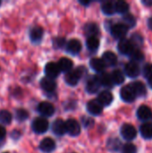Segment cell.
<instances>
[{
	"label": "cell",
	"instance_id": "14",
	"mask_svg": "<svg viewBox=\"0 0 152 153\" xmlns=\"http://www.w3.org/2000/svg\"><path fill=\"white\" fill-rule=\"evenodd\" d=\"M52 131L55 134L58 136H62L66 133L65 130V122L62 119H56L52 124Z\"/></svg>",
	"mask_w": 152,
	"mask_h": 153
},
{
	"label": "cell",
	"instance_id": "18",
	"mask_svg": "<svg viewBox=\"0 0 152 153\" xmlns=\"http://www.w3.org/2000/svg\"><path fill=\"white\" fill-rule=\"evenodd\" d=\"M137 117H138L139 119H141L142 121L149 120L152 117L151 109L148 106L142 105L137 110Z\"/></svg>",
	"mask_w": 152,
	"mask_h": 153
},
{
	"label": "cell",
	"instance_id": "33",
	"mask_svg": "<svg viewBox=\"0 0 152 153\" xmlns=\"http://www.w3.org/2000/svg\"><path fill=\"white\" fill-rule=\"evenodd\" d=\"M12 122V115L7 110H0V123L9 125Z\"/></svg>",
	"mask_w": 152,
	"mask_h": 153
},
{
	"label": "cell",
	"instance_id": "31",
	"mask_svg": "<svg viewBox=\"0 0 152 153\" xmlns=\"http://www.w3.org/2000/svg\"><path fill=\"white\" fill-rule=\"evenodd\" d=\"M129 56H130L131 59L133 60V62H134V63L142 61L144 59V54L138 48H133Z\"/></svg>",
	"mask_w": 152,
	"mask_h": 153
},
{
	"label": "cell",
	"instance_id": "37",
	"mask_svg": "<svg viewBox=\"0 0 152 153\" xmlns=\"http://www.w3.org/2000/svg\"><path fill=\"white\" fill-rule=\"evenodd\" d=\"M122 153H137V148L133 143H126L122 148Z\"/></svg>",
	"mask_w": 152,
	"mask_h": 153
},
{
	"label": "cell",
	"instance_id": "6",
	"mask_svg": "<svg viewBox=\"0 0 152 153\" xmlns=\"http://www.w3.org/2000/svg\"><path fill=\"white\" fill-rule=\"evenodd\" d=\"M120 95H121V98L124 101L129 102V103L134 101V100L136 99V95H135V93H134V91H133V90L130 84L124 86L121 89Z\"/></svg>",
	"mask_w": 152,
	"mask_h": 153
},
{
	"label": "cell",
	"instance_id": "8",
	"mask_svg": "<svg viewBox=\"0 0 152 153\" xmlns=\"http://www.w3.org/2000/svg\"><path fill=\"white\" fill-rule=\"evenodd\" d=\"M60 72L61 71H60L57 64H56L54 62H49L45 66V74H46L47 77H48V78H51V79L56 78L60 74Z\"/></svg>",
	"mask_w": 152,
	"mask_h": 153
},
{
	"label": "cell",
	"instance_id": "19",
	"mask_svg": "<svg viewBox=\"0 0 152 153\" xmlns=\"http://www.w3.org/2000/svg\"><path fill=\"white\" fill-rule=\"evenodd\" d=\"M102 61L104 62L105 65L113 66L117 63V57L115 53L111 51H107L102 56Z\"/></svg>",
	"mask_w": 152,
	"mask_h": 153
},
{
	"label": "cell",
	"instance_id": "7",
	"mask_svg": "<svg viewBox=\"0 0 152 153\" xmlns=\"http://www.w3.org/2000/svg\"><path fill=\"white\" fill-rule=\"evenodd\" d=\"M38 111L43 117H51L55 113V108L51 103L47 101H43L39 104Z\"/></svg>",
	"mask_w": 152,
	"mask_h": 153
},
{
	"label": "cell",
	"instance_id": "24",
	"mask_svg": "<svg viewBox=\"0 0 152 153\" xmlns=\"http://www.w3.org/2000/svg\"><path fill=\"white\" fill-rule=\"evenodd\" d=\"M140 133L144 139H152V124L144 123L140 126Z\"/></svg>",
	"mask_w": 152,
	"mask_h": 153
},
{
	"label": "cell",
	"instance_id": "22",
	"mask_svg": "<svg viewBox=\"0 0 152 153\" xmlns=\"http://www.w3.org/2000/svg\"><path fill=\"white\" fill-rule=\"evenodd\" d=\"M90 65L94 71H96L98 73H103V71L105 70V67H106V65H105L104 62L102 61V59L96 58V57L90 59Z\"/></svg>",
	"mask_w": 152,
	"mask_h": 153
},
{
	"label": "cell",
	"instance_id": "23",
	"mask_svg": "<svg viewBox=\"0 0 152 153\" xmlns=\"http://www.w3.org/2000/svg\"><path fill=\"white\" fill-rule=\"evenodd\" d=\"M136 95V97H143L146 94V87L141 82H134L133 83L130 84Z\"/></svg>",
	"mask_w": 152,
	"mask_h": 153
},
{
	"label": "cell",
	"instance_id": "44",
	"mask_svg": "<svg viewBox=\"0 0 152 153\" xmlns=\"http://www.w3.org/2000/svg\"><path fill=\"white\" fill-rule=\"evenodd\" d=\"M148 84H149V86L152 89V76L148 79Z\"/></svg>",
	"mask_w": 152,
	"mask_h": 153
},
{
	"label": "cell",
	"instance_id": "34",
	"mask_svg": "<svg viewBox=\"0 0 152 153\" xmlns=\"http://www.w3.org/2000/svg\"><path fill=\"white\" fill-rule=\"evenodd\" d=\"M130 41L133 44V46L139 47V46L142 45V43H143V38H142V36L141 34L134 33V34L132 35V38H131V40Z\"/></svg>",
	"mask_w": 152,
	"mask_h": 153
},
{
	"label": "cell",
	"instance_id": "40",
	"mask_svg": "<svg viewBox=\"0 0 152 153\" xmlns=\"http://www.w3.org/2000/svg\"><path fill=\"white\" fill-rule=\"evenodd\" d=\"M82 123H83V126H84L85 127H90V126H93L94 121H93V119H91V118L84 117L83 120H82Z\"/></svg>",
	"mask_w": 152,
	"mask_h": 153
},
{
	"label": "cell",
	"instance_id": "27",
	"mask_svg": "<svg viewBox=\"0 0 152 153\" xmlns=\"http://www.w3.org/2000/svg\"><path fill=\"white\" fill-rule=\"evenodd\" d=\"M86 47L90 51H96L99 47V40L96 37H90L86 40Z\"/></svg>",
	"mask_w": 152,
	"mask_h": 153
},
{
	"label": "cell",
	"instance_id": "47",
	"mask_svg": "<svg viewBox=\"0 0 152 153\" xmlns=\"http://www.w3.org/2000/svg\"><path fill=\"white\" fill-rule=\"evenodd\" d=\"M4 153H8V152H4Z\"/></svg>",
	"mask_w": 152,
	"mask_h": 153
},
{
	"label": "cell",
	"instance_id": "4",
	"mask_svg": "<svg viewBox=\"0 0 152 153\" xmlns=\"http://www.w3.org/2000/svg\"><path fill=\"white\" fill-rule=\"evenodd\" d=\"M128 32V28L124 23H116L111 27V34L115 39H123Z\"/></svg>",
	"mask_w": 152,
	"mask_h": 153
},
{
	"label": "cell",
	"instance_id": "26",
	"mask_svg": "<svg viewBox=\"0 0 152 153\" xmlns=\"http://www.w3.org/2000/svg\"><path fill=\"white\" fill-rule=\"evenodd\" d=\"M99 79L100 84L104 87L112 88L114 85V82H113L112 78H111V74H109L108 73H104V72L101 73L100 76H99Z\"/></svg>",
	"mask_w": 152,
	"mask_h": 153
},
{
	"label": "cell",
	"instance_id": "9",
	"mask_svg": "<svg viewBox=\"0 0 152 153\" xmlns=\"http://www.w3.org/2000/svg\"><path fill=\"white\" fill-rule=\"evenodd\" d=\"M100 86L101 84H100L99 76H92L88 80L86 83V91L90 94H94L99 90Z\"/></svg>",
	"mask_w": 152,
	"mask_h": 153
},
{
	"label": "cell",
	"instance_id": "2",
	"mask_svg": "<svg viewBox=\"0 0 152 153\" xmlns=\"http://www.w3.org/2000/svg\"><path fill=\"white\" fill-rule=\"evenodd\" d=\"M32 129L37 134H44L48 129V122L44 117H37L33 120L31 124Z\"/></svg>",
	"mask_w": 152,
	"mask_h": 153
},
{
	"label": "cell",
	"instance_id": "10",
	"mask_svg": "<svg viewBox=\"0 0 152 153\" xmlns=\"http://www.w3.org/2000/svg\"><path fill=\"white\" fill-rule=\"evenodd\" d=\"M87 110L93 116H99L103 111V106L97 100H92L87 103Z\"/></svg>",
	"mask_w": 152,
	"mask_h": 153
},
{
	"label": "cell",
	"instance_id": "28",
	"mask_svg": "<svg viewBox=\"0 0 152 153\" xmlns=\"http://www.w3.org/2000/svg\"><path fill=\"white\" fill-rule=\"evenodd\" d=\"M111 78H112L114 84L119 85L125 82V74L120 70H115L111 74Z\"/></svg>",
	"mask_w": 152,
	"mask_h": 153
},
{
	"label": "cell",
	"instance_id": "16",
	"mask_svg": "<svg viewBox=\"0 0 152 153\" xmlns=\"http://www.w3.org/2000/svg\"><path fill=\"white\" fill-rule=\"evenodd\" d=\"M39 149L44 152H51L56 149V143L51 138H45L40 142Z\"/></svg>",
	"mask_w": 152,
	"mask_h": 153
},
{
	"label": "cell",
	"instance_id": "41",
	"mask_svg": "<svg viewBox=\"0 0 152 153\" xmlns=\"http://www.w3.org/2000/svg\"><path fill=\"white\" fill-rule=\"evenodd\" d=\"M6 135V131L4 129V127H3L2 126H0V141L3 140Z\"/></svg>",
	"mask_w": 152,
	"mask_h": 153
},
{
	"label": "cell",
	"instance_id": "13",
	"mask_svg": "<svg viewBox=\"0 0 152 153\" xmlns=\"http://www.w3.org/2000/svg\"><path fill=\"white\" fill-rule=\"evenodd\" d=\"M117 48L118 51L123 54V55H130V53L133 51V49L134 48L133 44L131 43V41L129 39H123L119 41L118 45H117Z\"/></svg>",
	"mask_w": 152,
	"mask_h": 153
},
{
	"label": "cell",
	"instance_id": "32",
	"mask_svg": "<svg viewBox=\"0 0 152 153\" xmlns=\"http://www.w3.org/2000/svg\"><path fill=\"white\" fill-rule=\"evenodd\" d=\"M124 24L127 28H133L136 25V19L133 14H125L123 17Z\"/></svg>",
	"mask_w": 152,
	"mask_h": 153
},
{
	"label": "cell",
	"instance_id": "35",
	"mask_svg": "<svg viewBox=\"0 0 152 153\" xmlns=\"http://www.w3.org/2000/svg\"><path fill=\"white\" fill-rule=\"evenodd\" d=\"M28 112L25 110V109H22V108H19V109H16L15 111V117H16V119L18 121H24L28 118Z\"/></svg>",
	"mask_w": 152,
	"mask_h": 153
},
{
	"label": "cell",
	"instance_id": "30",
	"mask_svg": "<svg viewBox=\"0 0 152 153\" xmlns=\"http://www.w3.org/2000/svg\"><path fill=\"white\" fill-rule=\"evenodd\" d=\"M115 10L119 13H125L129 10V4L125 1L119 0L115 4Z\"/></svg>",
	"mask_w": 152,
	"mask_h": 153
},
{
	"label": "cell",
	"instance_id": "46",
	"mask_svg": "<svg viewBox=\"0 0 152 153\" xmlns=\"http://www.w3.org/2000/svg\"><path fill=\"white\" fill-rule=\"evenodd\" d=\"M0 4H1V1H0Z\"/></svg>",
	"mask_w": 152,
	"mask_h": 153
},
{
	"label": "cell",
	"instance_id": "1",
	"mask_svg": "<svg viewBox=\"0 0 152 153\" xmlns=\"http://www.w3.org/2000/svg\"><path fill=\"white\" fill-rule=\"evenodd\" d=\"M84 72H86L84 67H78L75 70L66 73L65 76V82L71 86H75L79 82L81 78L82 77V74H84Z\"/></svg>",
	"mask_w": 152,
	"mask_h": 153
},
{
	"label": "cell",
	"instance_id": "45",
	"mask_svg": "<svg viewBox=\"0 0 152 153\" xmlns=\"http://www.w3.org/2000/svg\"><path fill=\"white\" fill-rule=\"evenodd\" d=\"M90 3V2H89V1H87V2H82V1H81V4H84V5H88Z\"/></svg>",
	"mask_w": 152,
	"mask_h": 153
},
{
	"label": "cell",
	"instance_id": "12",
	"mask_svg": "<svg viewBox=\"0 0 152 153\" xmlns=\"http://www.w3.org/2000/svg\"><path fill=\"white\" fill-rule=\"evenodd\" d=\"M82 50V43L76 39H73L66 44V51L71 55H77Z\"/></svg>",
	"mask_w": 152,
	"mask_h": 153
},
{
	"label": "cell",
	"instance_id": "11",
	"mask_svg": "<svg viewBox=\"0 0 152 153\" xmlns=\"http://www.w3.org/2000/svg\"><path fill=\"white\" fill-rule=\"evenodd\" d=\"M125 73L127 76H129L131 78H136L140 74L141 70H140L139 65L136 63L129 62L125 66Z\"/></svg>",
	"mask_w": 152,
	"mask_h": 153
},
{
	"label": "cell",
	"instance_id": "25",
	"mask_svg": "<svg viewBox=\"0 0 152 153\" xmlns=\"http://www.w3.org/2000/svg\"><path fill=\"white\" fill-rule=\"evenodd\" d=\"M99 26L94 22H89L84 26V32L87 36H89V38L95 37L99 33Z\"/></svg>",
	"mask_w": 152,
	"mask_h": 153
},
{
	"label": "cell",
	"instance_id": "17",
	"mask_svg": "<svg viewBox=\"0 0 152 153\" xmlns=\"http://www.w3.org/2000/svg\"><path fill=\"white\" fill-rule=\"evenodd\" d=\"M113 95L110 91H101L99 96H98V101L102 105V106H109L112 101H113Z\"/></svg>",
	"mask_w": 152,
	"mask_h": 153
},
{
	"label": "cell",
	"instance_id": "15",
	"mask_svg": "<svg viewBox=\"0 0 152 153\" xmlns=\"http://www.w3.org/2000/svg\"><path fill=\"white\" fill-rule=\"evenodd\" d=\"M40 86L44 91H46L47 92H52L56 90V83L54 79H51L48 77H44L40 81Z\"/></svg>",
	"mask_w": 152,
	"mask_h": 153
},
{
	"label": "cell",
	"instance_id": "29",
	"mask_svg": "<svg viewBox=\"0 0 152 153\" xmlns=\"http://www.w3.org/2000/svg\"><path fill=\"white\" fill-rule=\"evenodd\" d=\"M101 10L106 15H113L116 13L115 4L112 2H105L101 5Z\"/></svg>",
	"mask_w": 152,
	"mask_h": 153
},
{
	"label": "cell",
	"instance_id": "43",
	"mask_svg": "<svg viewBox=\"0 0 152 153\" xmlns=\"http://www.w3.org/2000/svg\"><path fill=\"white\" fill-rule=\"evenodd\" d=\"M148 27L150 28V30H152V17H151L149 20H148Z\"/></svg>",
	"mask_w": 152,
	"mask_h": 153
},
{
	"label": "cell",
	"instance_id": "20",
	"mask_svg": "<svg viewBox=\"0 0 152 153\" xmlns=\"http://www.w3.org/2000/svg\"><path fill=\"white\" fill-rule=\"evenodd\" d=\"M57 65H58L60 71L68 73V72L72 71V68H73V61H72L70 58L62 57V58L58 61Z\"/></svg>",
	"mask_w": 152,
	"mask_h": 153
},
{
	"label": "cell",
	"instance_id": "5",
	"mask_svg": "<svg viewBox=\"0 0 152 153\" xmlns=\"http://www.w3.org/2000/svg\"><path fill=\"white\" fill-rule=\"evenodd\" d=\"M121 135L123 136L124 139H125L127 141H132L136 138L137 131L133 126L125 124L121 127Z\"/></svg>",
	"mask_w": 152,
	"mask_h": 153
},
{
	"label": "cell",
	"instance_id": "3",
	"mask_svg": "<svg viewBox=\"0 0 152 153\" xmlns=\"http://www.w3.org/2000/svg\"><path fill=\"white\" fill-rule=\"evenodd\" d=\"M65 130L66 133L69 134L71 136H78L81 134V126L77 120L70 118L65 122Z\"/></svg>",
	"mask_w": 152,
	"mask_h": 153
},
{
	"label": "cell",
	"instance_id": "42",
	"mask_svg": "<svg viewBox=\"0 0 152 153\" xmlns=\"http://www.w3.org/2000/svg\"><path fill=\"white\" fill-rule=\"evenodd\" d=\"M142 3L146 6H152V0H142Z\"/></svg>",
	"mask_w": 152,
	"mask_h": 153
},
{
	"label": "cell",
	"instance_id": "39",
	"mask_svg": "<svg viewBox=\"0 0 152 153\" xmlns=\"http://www.w3.org/2000/svg\"><path fill=\"white\" fill-rule=\"evenodd\" d=\"M53 43H54V46L56 48H63L65 45V38L57 37V38L54 39Z\"/></svg>",
	"mask_w": 152,
	"mask_h": 153
},
{
	"label": "cell",
	"instance_id": "21",
	"mask_svg": "<svg viewBox=\"0 0 152 153\" xmlns=\"http://www.w3.org/2000/svg\"><path fill=\"white\" fill-rule=\"evenodd\" d=\"M43 37V29L39 26L33 27L30 31V38L33 42H39Z\"/></svg>",
	"mask_w": 152,
	"mask_h": 153
},
{
	"label": "cell",
	"instance_id": "38",
	"mask_svg": "<svg viewBox=\"0 0 152 153\" xmlns=\"http://www.w3.org/2000/svg\"><path fill=\"white\" fill-rule=\"evenodd\" d=\"M142 73H143V75L149 79L150 77L152 76V64H146L142 69Z\"/></svg>",
	"mask_w": 152,
	"mask_h": 153
},
{
	"label": "cell",
	"instance_id": "36",
	"mask_svg": "<svg viewBox=\"0 0 152 153\" xmlns=\"http://www.w3.org/2000/svg\"><path fill=\"white\" fill-rule=\"evenodd\" d=\"M108 147L113 152L117 151L120 147V141L118 139H110L108 143Z\"/></svg>",
	"mask_w": 152,
	"mask_h": 153
}]
</instances>
